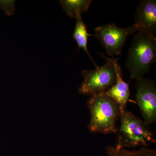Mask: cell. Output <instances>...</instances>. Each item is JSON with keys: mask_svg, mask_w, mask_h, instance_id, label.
I'll list each match as a JSON object with an SVG mask.
<instances>
[{"mask_svg": "<svg viewBox=\"0 0 156 156\" xmlns=\"http://www.w3.org/2000/svg\"><path fill=\"white\" fill-rule=\"evenodd\" d=\"M156 60V32L144 30L136 32L126 63L131 80L143 78Z\"/></svg>", "mask_w": 156, "mask_h": 156, "instance_id": "obj_1", "label": "cell"}, {"mask_svg": "<svg viewBox=\"0 0 156 156\" xmlns=\"http://www.w3.org/2000/svg\"><path fill=\"white\" fill-rule=\"evenodd\" d=\"M105 60L102 66H98L95 70H83L84 80L79 89V93L92 96L104 94L115 83L116 73L111 58L103 53H98Z\"/></svg>", "mask_w": 156, "mask_h": 156, "instance_id": "obj_4", "label": "cell"}, {"mask_svg": "<svg viewBox=\"0 0 156 156\" xmlns=\"http://www.w3.org/2000/svg\"><path fill=\"white\" fill-rule=\"evenodd\" d=\"M92 0H62V9L70 17L76 18L87 12L92 3Z\"/></svg>", "mask_w": 156, "mask_h": 156, "instance_id": "obj_10", "label": "cell"}, {"mask_svg": "<svg viewBox=\"0 0 156 156\" xmlns=\"http://www.w3.org/2000/svg\"><path fill=\"white\" fill-rule=\"evenodd\" d=\"M137 104L147 126L156 120V88L154 82L144 78L136 80Z\"/></svg>", "mask_w": 156, "mask_h": 156, "instance_id": "obj_6", "label": "cell"}, {"mask_svg": "<svg viewBox=\"0 0 156 156\" xmlns=\"http://www.w3.org/2000/svg\"><path fill=\"white\" fill-rule=\"evenodd\" d=\"M135 22L138 31L156 32V1L143 0L140 2L134 14Z\"/></svg>", "mask_w": 156, "mask_h": 156, "instance_id": "obj_7", "label": "cell"}, {"mask_svg": "<svg viewBox=\"0 0 156 156\" xmlns=\"http://www.w3.org/2000/svg\"><path fill=\"white\" fill-rule=\"evenodd\" d=\"M94 30V36L100 42L108 55L115 56L122 54L127 38L138 31V29L134 24L123 28L112 23L98 27Z\"/></svg>", "mask_w": 156, "mask_h": 156, "instance_id": "obj_5", "label": "cell"}, {"mask_svg": "<svg viewBox=\"0 0 156 156\" xmlns=\"http://www.w3.org/2000/svg\"><path fill=\"white\" fill-rule=\"evenodd\" d=\"M111 58L116 73V81L115 85L104 94L117 103L119 108L120 114H122L126 111L131 93L128 84L123 80L121 67L118 64L119 58Z\"/></svg>", "mask_w": 156, "mask_h": 156, "instance_id": "obj_8", "label": "cell"}, {"mask_svg": "<svg viewBox=\"0 0 156 156\" xmlns=\"http://www.w3.org/2000/svg\"><path fill=\"white\" fill-rule=\"evenodd\" d=\"M107 156H156V151L147 147L138 150L130 151L125 148L108 146L105 148Z\"/></svg>", "mask_w": 156, "mask_h": 156, "instance_id": "obj_11", "label": "cell"}, {"mask_svg": "<svg viewBox=\"0 0 156 156\" xmlns=\"http://www.w3.org/2000/svg\"><path fill=\"white\" fill-rule=\"evenodd\" d=\"M91 115L88 129L91 133L105 134L118 131L120 111L115 102L105 94L91 96L87 101Z\"/></svg>", "mask_w": 156, "mask_h": 156, "instance_id": "obj_2", "label": "cell"}, {"mask_svg": "<svg viewBox=\"0 0 156 156\" xmlns=\"http://www.w3.org/2000/svg\"><path fill=\"white\" fill-rule=\"evenodd\" d=\"M121 126L116 146L122 148L147 147L156 142L155 136L144 122L131 112L120 114Z\"/></svg>", "mask_w": 156, "mask_h": 156, "instance_id": "obj_3", "label": "cell"}, {"mask_svg": "<svg viewBox=\"0 0 156 156\" xmlns=\"http://www.w3.org/2000/svg\"><path fill=\"white\" fill-rule=\"evenodd\" d=\"M76 19V27L73 34V38L75 40L77 44L78 49L81 48L84 51L88 54L95 67H97V65L92 59V56L90 55L87 48L88 38L92 36H94V35L89 34L87 31V26L83 21L82 16H79Z\"/></svg>", "mask_w": 156, "mask_h": 156, "instance_id": "obj_9", "label": "cell"}]
</instances>
